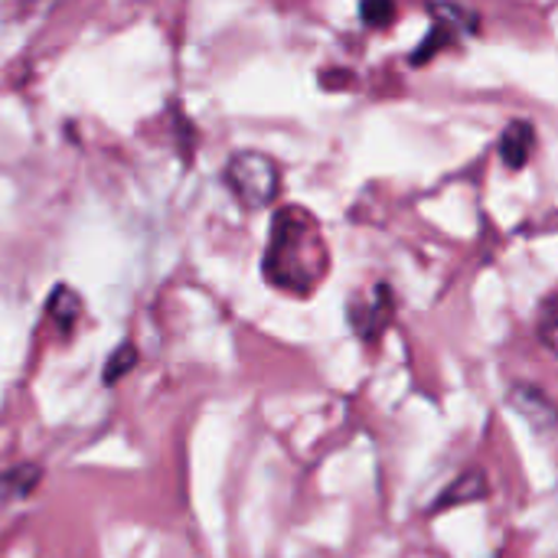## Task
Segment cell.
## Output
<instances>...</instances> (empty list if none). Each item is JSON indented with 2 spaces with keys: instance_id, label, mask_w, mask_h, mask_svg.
Instances as JSON below:
<instances>
[{
  "instance_id": "cell-8",
  "label": "cell",
  "mask_w": 558,
  "mask_h": 558,
  "mask_svg": "<svg viewBox=\"0 0 558 558\" xmlns=\"http://www.w3.org/2000/svg\"><path fill=\"white\" fill-rule=\"evenodd\" d=\"M539 340H543V347L558 360V298H553V301L543 307V317H539Z\"/></svg>"
},
{
  "instance_id": "cell-5",
  "label": "cell",
  "mask_w": 558,
  "mask_h": 558,
  "mask_svg": "<svg viewBox=\"0 0 558 558\" xmlns=\"http://www.w3.org/2000/svg\"><path fill=\"white\" fill-rule=\"evenodd\" d=\"M497 150H500V160L507 170H523L530 160H533V150H536V128L523 118L510 121L497 141Z\"/></svg>"
},
{
  "instance_id": "cell-9",
  "label": "cell",
  "mask_w": 558,
  "mask_h": 558,
  "mask_svg": "<svg viewBox=\"0 0 558 558\" xmlns=\"http://www.w3.org/2000/svg\"><path fill=\"white\" fill-rule=\"evenodd\" d=\"M360 16L366 26H389L396 20V7L392 3H363Z\"/></svg>"
},
{
  "instance_id": "cell-7",
  "label": "cell",
  "mask_w": 558,
  "mask_h": 558,
  "mask_svg": "<svg viewBox=\"0 0 558 558\" xmlns=\"http://www.w3.org/2000/svg\"><path fill=\"white\" fill-rule=\"evenodd\" d=\"M435 26H441L448 36L461 39V36H471L481 29V13L471 10V7H454V3H432L428 7Z\"/></svg>"
},
{
  "instance_id": "cell-2",
  "label": "cell",
  "mask_w": 558,
  "mask_h": 558,
  "mask_svg": "<svg viewBox=\"0 0 558 558\" xmlns=\"http://www.w3.org/2000/svg\"><path fill=\"white\" fill-rule=\"evenodd\" d=\"M222 180L229 193L248 209H268L281 193V167L262 150H239L229 157Z\"/></svg>"
},
{
  "instance_id": "cell-4",
  "label": "cell",
  "mask_w": 558,
  "mask_h": 558,
  "mask_svg": "<svg viewBox=\"0 0 558 558\" xmlns=\"http://www.w3.org/2000/svg\"><path fill=\"white\" fill-rule=\"evenodd\" d=\"M507 405L533 425V432L546 435V432H556L558 428V405L549 399L546 389L539 386H530V383H513L510 392H507Z\"/></svg>"
},
{
  "instance_id": "cell-10",
  "label": "cell",
  "mask_w": 558,
  "mask_h": 558,
  "mask_svg": "<svg viewBox=\"0 0 558 558\" xmlns=\"http://www.w3.org/2000/svg\"><path fill=\"white\" fill-rule=\"evenodd\" d=\"M131 363H134V347H128V343H124V347L111 356V369H108V376H105V379H108V383H114L124 369H131Z\"/></svg>"
},
{
  "instance_id": "cell-6",
  "label": "cell",
  "mask_w": 558,
  "mask_h": 558,
  "mask_svg": "<svg viewBox=\"0 0 558 558\" xmlns=\"http://www.w3.org/2000/svg\"><path fill=\"white\" fill-rule=\"evenodd\" d=\"M490 494V484H487V474L484 471H464L454 477V484H448L438 500L432 504V513H445L451 507H464V504H477V500H487Z\"/></svg>"
},
{
  "instance_id": "cell-3",
  "label": "cell",
  "mask_w": 558,
  "mask_h": 558,
  "mask_svg": "<svg viewBox=\"0 0 558 558\" xmlns=\"http://www.w3.org/2000/svg\"><path fill=\"white\" fill-rule=\"evenodd\" d=\"M396 317V294L389 284H369L347 301V324L363 343H376Z\"/></svg>"
},
{
  "instance_id": "cell-1",
  "label": "cell",
  "mask_w": 558,
  "mask_h": 558,
  "mask_svg": "<svg viewBox=\"0 0 558 558\" xmlns=\"http://www.w3.org/2000/svg\"><path fill=\"white\" fill-rule=\"evenodd\" d=\"M265 281L278 291L311 294L330 271V248L320 222L304 206H281L268 229Z\"/></svg>"
}]
</instances>
